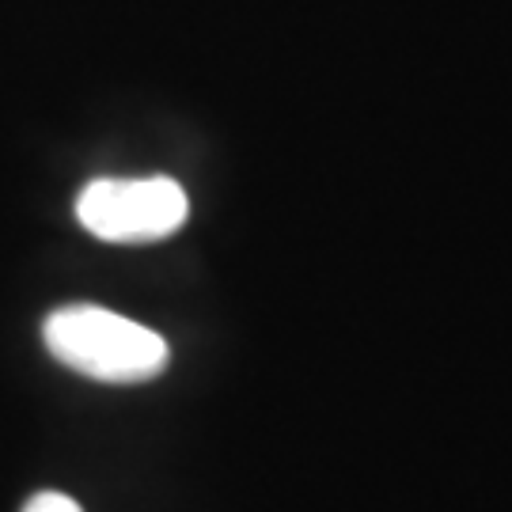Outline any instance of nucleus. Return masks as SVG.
<instances>
[{
	"instance_id": "nucleus-2",
	"label": "nucleus",
	"mask_w": 512,
	"mask_h": 512,
	"mask_svg": "<svg viewBox=\"0 0 512 512\" xmlns=\"http://www.w3.org/2000/svg\"><path fill=\"white\" fill-rule=\"evenodd\" d=\"M186 190L167 175L95 179L76 198V220L103 243H156L186 224Z\"/></svg>"
},
{
	"instance_id": "nucleus-3",
	"label": "nucleus",
	"mask_w": 512,
	"mask_h": 512,
	"mask_svg": "<svg viewBox=\"0 0 512 512\" xmlns=\"http://www.w3.org/2000/svg\"><path fill=\"white\" fill-rule=\"evenodd\" d=\"M23 512H84V509H80V501H73L69 494L42 490V494H35L27 505H23Z\"/></svg>"
},
{
	"instance_id": "nucleus-1",
	"label": "nucleus",
	"mask_w": 512,
	"mask_h": 512,
	"mask_svg": "<svg viewBox=\"0 0 512 512\" xmlns=\"http://www.w3.org/2000/svg\"><path fill=\"white\" fill-rule=\"evenodd\" d=\"M42 342L54 361L95 384H148L171 361L156 330L95 304H69L46 315Z\"/></svg>"
}]
</instances>
